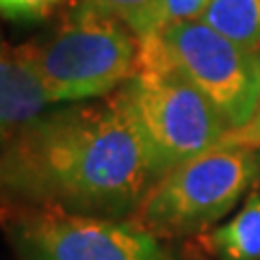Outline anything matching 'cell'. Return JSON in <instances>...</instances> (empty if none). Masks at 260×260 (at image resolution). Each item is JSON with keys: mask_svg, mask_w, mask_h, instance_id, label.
Here are the masks:
<instances>
[{"mask_svg": "<svg viewBox=\"0 0 260 260\" xmlns=\"http://www.w3.org/2000/svg\"><path fill=\"white\" fill-rule=\"evenodd\" d=\"M156 180L121 89L42 115L5 141V191L39 208L126 219Z\"/></svg>", "mask_w": 260, "mask_h": 260, "instance_id": "6da1fadb", "label": "cell"}, {"mask_svg": "<svg viewBox=\"0 0 260 260\" xmlns=\"http://www.w3.org/2000/svg\"><path fill=\"white\" fill-rule=\"evenodd\" d=\"M139 44V70L121 93L160 178L180 162L219 148L230 128L208 98L167 59L156 37Z\"/></svg>", "mask_w": 260, "mask_h": 260, "instance_id": "7a4b0ae2", "label": "cell"}, {"mask_svg": "<svg viewBox=\"0 0 260 260\" xmlns=\"http://www.w3.org/2000/svg\"><path fill=\"white\" fill-rule=\"evenodd\" d=\"M258 178V152L219 145L160 176L133 221L156 237L193 234L223 219Z\"/></svg>", "mask_w": 260, "mask_h": 260, "instance_id": "3957f363", "label": "cell"}, {"mask_svg": "<svg viewBox=\"0 0 260 260\" xmlns=\"http://www.w3.org/2000/svg\"><path fill=\"white\" fill-rule=\"evenodd\" d=\"M139 37L121 20L74 11L44 44L35 63L52 104L87 102L121 89L139 70Z\"/></svg>", "mask_w": 260, "mask_h": 260, "instance_id": "277c9868", "label": "cell"}, {"mask_svg": "<svg viewBox=\"0 0 260 260\" xmlns=\"http://www.w3.org/2000/svg\"><path fill=\"white\" fill-rule=\"evenodd\" d=\"M154 37L228 128H241L251 119L260 102V52L239 46L202 20L174 24Z\"/></svg>", "mask_w": 260, "mask_h": 260, "instance_id": "5b68a950", "label": "cell"}, {"mask_svg": "<svg viewBox=\"0 0 260 260\" xmlns=\"http://www.w3.org/2000/svg\"><path fill=\"white\" fill-rule=\"evenodd\" d=\"M15 234L30 260H174L156 234L126 219L37 208Z\"/></svg>", "mask_w": 260, "mask_h": 260, "instance_id": "8992f818", "label": "cell"}, {"mask_svg": "<svg viewBox=\"0 0 260 260\" xmlns=\"http://www.w3.org/2000/svg\"><path fill=\"white\" fill-rule=\"evenodd\" d=\"M50 98L35 63V44L5 46L0 61V128L9 141L42 117Z\"/></svg>", "mask_w": 260, "mask_h": 260, "instance_id": "52a82bcc", "label": "cell"}, {"mask_svg": "<svg viewBox=\"0 0 260 260\" xmlns=\"http://www.w3.org/2000/svg\"><path fill=\"white\" fill-rule=\"evenodd\" d=\"M206 245L219 260H260V193H249L239 213L208 234Z\"/></svg>", "mask_w": 260, "mask_h": 260, "instance_id": "ba28073f", "label": "cell"}, {"mask_svg": "<svg viewBox=\"0 0 260 260\" xmlns=\"http://www.w3.org/2000/svg\"><path fill=\"white\" fill-rule=\"evenodd\" d=\"M200 20L239 46L260 52V0H210Z\"/></svg>", "mask_w": 260, "mask_h": 260, "instance_id": "9c48e42d", "label": "cell"}, {"mask_svg": "<svg viewBox=\"0 0 260 260\" xmlns=\"http://www.w3.org/2000/svg\"><path fill=\"white\" fill-rule=\"evenodd\" d=\"M210 0H148L143 7L126 15V26L139 39L158 35L174 24L193 22L204 15Z\"/></svg>", "mask_w": 260, "mask_h": 260, "instance_id": "30bf717a", "label": "cell"}, {"mask_svg": "<svg viewBox=\"0 0 260 260\" xmlns=\"http://www.w3.org/2000/svg\"><path fill=\"white\" fill-rule=\"evenodd\" d=\"M63 0H0V9L7 20L35 22L50 15Z\"/></svg>", "mask_w": 260, "mask_h": 260, "instance_id": "8fae6325", "label": "cell"}, {"mask_svg": "<svg viewBox=\"0 0 260 260\" xmlns=\"http://www.w3.org/2000/svg\"><path fill=\"white\" fill-rule=\"evenodd\" d=\"M145 3H148V0H78L74 11L98 13V15H107V18L124 20L126 15L137 11Z\"/></svg>", "mask_w": 260, "mask_h": 260, "instance_id": "7c38bea8", "label": "cell"}, {"mask_svg": "<svg viewBox=\"0 0 260 260\" xmlns=\"http://www.w3.org/2000/svg\"><path fill=\"white\" fill-rule=\"evenodd\" d=\"M221 145L228 148H245L251 152H260V102L256 113L251 115L247 124H243L241 128H232L228 130Z\"/></svg>", "mask_w": 260, "mask_h": 260, "instance_id": "4fadbf2b", "label": "cell"}, {"mask_svg": "<svg viewBox=\"0 0 260 260\" xmlns=\"http://www.w3.org/2000/svg\"><path fill=\"white\" fill-rule=\"evenodd\" d=\"M258 156H260V152H258Z\"/></svg>", "mask_w": 260, "mask_h": 260, "instance_id": "5bb4252c", "label": "cell"}]
</instances>
